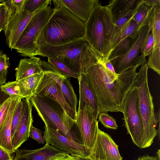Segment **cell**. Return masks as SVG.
Returning a JSON list of instances; mask_svg holds the SVG:
<instances>
[{
  "mask_svg": "<svg viewBox=\"0 0 160 160\" xmlns=\"http://www.w3.org/2000/svg\"><path fill=\"white\" fill-rule=\"evenodd\" d=\"M122 113L125 126L133 142L141 149L148 148L139 107L138 90L133 84L126 95Z\"/></svg>",
  "mask_w": 160,
  "mask_h": 160,
  "instance_id": "8",
  "label": "cell"
},
{
  "mask_svg": "<svg viewBox=\"0 0 160 160\" xmlns=\"http://www.w3.org/2000/svg\"><path fill=\"white\" fill-rule=\"evenodd\" d=\"M42 62L44 73L51 78L59 85L67 102L77 112L78 101L70 82V78L62 75L55 71L47 62L43 60Z\"/></svg>",
  "mask_w": 160,
  "mask_h": 160,
  "instance_id": "17",
  "label": "cell"
},
{
  "mask_svg": "<svg viewBox=\"0 0 160 160\" xmlns=\"http://www.w3.org/2000/svg\"><path fill=\"white\" fill-rule=\"evenodd\" d=\"M148 25L149 31L152 32L153 36V47L160 46V6L153 7L151 18Z\"/></svg>",
  "mask_w": 160,
  "mask_h": 160,
  "instance_id": "25",
  "label": "cell"
},
{
  "mask_svg": "<svg viewBox=\"0 0 160 160\" xmlns=\"http://www.w3.org/2000/svg\"><path fill=\"white\" fill-rule=\"evenodd\" d=\"M148 35L142 45L141 52L146 57L152 51L154 45L153 38L152 32Z\"/></svg>",
  "mask_w": 160,
  "mask_h": 160,
  "instance_id": "35",
  "label": "cell"
},
{
  "mask_svg": "<svg viewBox=\"0 0 160 160\" xmlns=\"http://www.w3.org/2000/svg\"><path fill=\"white\" fill-rule=\"evenodd\" d=\"M137 160H159L156 157L144 155L139 157Z\"/></svg>",
  "mask_w": 160,
  "mask_h": 160,
  "instance_id": "44",
  "label": "cell"
},
{
  "mask_svg": "<svg viewBox=\"0 0 160 160\" xmlns=\"http://www.w3.org/2000/svg\"><path fill=\"white\" fill-rule=\"evenodd\" d=\"M98 122L90 112L85 109L77 112L75 124L79 131L82 143L90 151L97 136Z\"/></svg>",
  "mask_w": 160,
  "mask_h": 160,
  "instance_id": "13",
  "label": "cell"
},
{
  "mask_svg": "<svg viewBox=\"0 0 160 160\" xmlns=\"http://www.w3.org/2000/svg\"><path fill=\"white\" fill-rule=\"evenodd\" d=\"M10 65L9 59L7 55L0 52V84L6 83L8 68Z\"/></svg>",
  "mask_w": 160,
  "mask_h": 160,
  "instance_id": "32",
  "label": "cell"
},
{
  "mask_svg": "<svg viewBox=\"0 0 160 160\" xmlns=\"http://www.w3.org/2000/svg\"><path fill=\"white\" fill-rule=\"evenodd\" d=\"M119 31L113 23L108 8L99 3L94 7L85 23L84 37L101 57H109Z\"/></svg>",
  "mask_w": 160,
  "mask_h": 160,
  "instance_id": "4",
  "label": "cell"
},
{
  "mask_svg": "<svg viewBox=\"0 0 160 160\" xmlns=\"http://www.w3.org/2000/svg\"><path fill=\"white\" fill-rule=\"evenodd\" d=\"M47 62L53 69L62 75L78 79L79 75L71 71L61 61L52 58H48Z\"/></svg>",
  "mask_w": 160,
  "mask_h": 160,
  "instance_id": "27",
  "label": "cell"
},
{
  "mask_svg": "<svg viewBox=\"0 0 160 160\" xmlns=\"http://www.w3.org/2000/svg\"><path fill=\"white\" fill-rule=\"evenodd\" d=\"M54 10L48 6L32 17L13 48L21 56L30 57L38 55L37 38Z\"/></svg>",
  "mask_w": 160,
  "mask_h": 160,
  "instance_id": "7",
  "label": "cell"
},
{
  "mask_svg": "<svg viewBox=\"0 0 160 160\" xmlns=\"http://www.w3.org/2000/svg\"><path fill=\"white\" fill-rule=\"evenodd\" d=\"M135 38L133 39L128 37L120 41L112 51L108 57V60L110 61L127 52L133 43Z\"/></svg>",
  "mask_w": 160,
  "mask_h": 160,
  "instance_id": "28",
  "label": "cell"
},
{
  "mask_svg": "<svg viewBox=\"0 0 160 160\" xmlns=\"http://www.w3.org/2000/svg\"><path fill=\"white\" fill-rule=\"evenodd\" d=\"M153 7H149L143 2L136 10L132 19L138 24L139 28L148 25L150 22Z\"/></svg>",
  "mask_w": 160,
  "mask_h": 160,
  "instance_id": "26",
  "label": "cell"
},
{
  "mask_svg": "<svg viewBox=\"0 0 160 160\" xmlns=\"http://www.w3.org/2000/svg\"><path fill=\"white\" fill-rule=\"evenodd\" d=\"M79 85V100L78 111L85 109L90 112L93 118L97 120L99 113L98 103L95 95L83 75L78 78Z\"/></svg>",
  "mask_w": 160,
  "mask_h": 160,
  "instance_id": "19",
  "label": "cell"
},
{
  "mask_svg": "<svg viewBox=\"0 0 160 160\" xmlns=\"http://www.w3.org/2000/svg\"><path fill=\"white\" fill-rule=\"evenodd\" d=\"M2 85L0 84V107L8 100L11 98L8 94L2 90L1 87Z\"/></svg>",
  "mask_w": 160,
  "mask_h": 160,
  "instance_id": "42",
  "label": "cell"
},
{
  "mask_svg": "<svg viewBox=\"0 0 160 160\" xmlns=\"http://www.w3.org/2000/svg\"><path fill=\"white\" fill-rule=\"evenodd\" d=\"M4 2L0 3V32L1 30H3L5 33L12 11L7 6Z\"/></svg>",
  "mask_w": 160,
  "mask_h": 160,
  "instance_id": "31",
  "label": "cell"
},
{
  "mask_svg": "<svg viewBox=\"0 0 160 160\" xmlns=\"http://www.w3.org/2000/svg\"><path fill=\"white\" fill-rule=\"evenodd\" d=\"M43 75V72L17 81L20 92L24 98L29 99L35 94Z\"/></svg>",
  "mask_w": 160,
  "mask_h": 160,
  "instance_id": "23",
  "label": "cell"
},
{
  "mask_svg": "<svg viewBox=\"0 0 160 160\" xmlns=\"http://www.w3.org/2000/svg\"><path fill=\"white\" fill-rule=\"evenodd\" d=\"M99 121L105 128L112 129H117L118 126L116 120L107 113H100L98 116Z\"/></svg>",
  "mask_w": 160,
  "mask_h": 160,
  "instance_id": "34",
  "label": "cell"
},
{
  "mask_svg": "<svg viewBox=\"0 0 160 160\" xmlns=\"http://www.w3.org/2000/svg\"><path fill=\"white\" fill-rule=\"evenodd\" d=\"M52 1L51 0H25L23 10L30 13H34L51 4Z\"/></svg>",
  "mask_w": 160,
  "mask_h": 160,
  "instance_id": "29",
  "label": "cell"
},
{
  "mask_svg": "<svg viewBox=\"0 0 160 160\" xmlns=\"http://www.w3.org/2000/svg\"><path fill=\"white\" fill-rule=\"evenodd\" d=\"M100 60L109 72L115 77L117 78L118 74L115 73L113 65L108 60V57H101Z\"/></svg>",
  "mask_w": 160,
  "mask_h": 160,
  "instance_id": "40",
  "label": "cell"
},
{
  "mask_svg": "<svg viewBox=\"0 0 160 160\" xmlns=\"http://www.w3.org/2000/svg\"><path fill=\"white\" fill-rule=\"evenodd\" d=\"M5 0H0V3H3L5 2Z\"/></svg>",
  "mask_w": 160,
  "mask_h": 160,
  "instance_id": "48",
  "label": "cell"
},
{
  "mask_svg": "<svg viewBox=\"0 0 160 160\" xmlns=\"http://www.w3.org/2000/svg\"><path fill=\"white\" fill-rule=\"evenodd\" d=\"M92 160H122L118 146L108 134L99 128L97 138L87 156Z\"/></svg>",
  "mask_w": 160,
  "mask_h": 160,
  "instance_id": "11",
  "label": "cell"
},
{
  "mask_svg": "<svg viewBox=\"0 0 160 160\" xmlns=\"http://www.w3.org/2000/svg\"><path fill=\"white\" fill-rule=\"evenodd\" d=\"M72 156L74 157L77 160H92L87 156L78 155H73Z\"/></svg>",
  "mask_w": 160,
  "mask_h": 160,
  "instance_id": "45",
  "label": "cell"
},
{
  "mask_svg": "<svg viewBox=\"0 0 160 160\" xmlns=\"http://www.w3.org/2000/svg\"><path fill=\"white\" fill-rule=\"evenodd\" d=\"M143 0H113L109 1L108 8L113 23L119 18L136 11Z\"/></svg>",
  "mask_w": 160,
  "mask_h": 160,
  "instance_id": "20",
  "label": "cell"
},
{
  "mask_svg": "<svg viewBox=\"0 0 160 160\" xmlns=\"http://www.w3.org/2000/svg\"><path fill=\"white\" fill-rule=\"evenodd\" d=\"M13 160H56L68 156L67 154L46 142L43 147L34 150L18 149Z\"/></svg>",
  "mask_w": 160,
  "mask_h": 160,
  "instance_id": "16",
  "label": "cell"
},
{
  "mask_svg": "<svg viewBox=\"0 0 160 160\" xmlns=\"http://www.w3.org/2000/svg\"><path fill=\"white\" fill-rule=\"evenodd\" d=\"M54 8L64 7L85 23L94 7L99 3L97 0H53Z\"/></svg>",
  "mask_w": 160,
  "mask_h": 160,
  "instance_id": "18",
  "label": "cell"
},
{
  "mask_svg": "<svg viewBox=\"0 0 160 160\" xmlns=\"http://www.w3.org/2000/svg\"><path fill=\"white\" fill-rule=\"evenodd\" d=\"M22 102L19 100L15 109L12 121L11 138L16 132L20 122L22 114Z\"/></svg>",
  "mask_w": 160,
  "mask_h": 160,
  "instance_id": "33",
  "label": "cell"
},
{
  "mask_svg": "<svg viewBox=\"0 0 160 160\" xmlns=\"http://www.w3.org/2000/svg\"><path fill=\"white\" fill-rule=\"evenodd\" d=\"M10 98L0 107V127L3 123L6 118L11 102Z\"/></svg>",
  "mask_w": 160,
  "mask_h": 160,
  "instance_id": "39",
  "label": "cell"
},
{
  "mask_svg": "<svg viewBox=\"0 0 160 160\" xmlns=\"http://www.w3.org/2000/svg\"><path fill=\"white\" fill-rule=\"evenodd\" d=\"M16 70V81L42 72V60L35 56L21 59Z\"/></svg>",
  "mask_w": 160,
  "mask_h": 160,
  "instance_id": "22",
  "label": "cell"
},
{
  "mask_svg": "<svg viewBox=\"0 0 160 160\" xmlns=\"http://www.w3.org/2000/svg\"><path fill=\"white\" fill-rule=\"evenodd\" d=\"M38 54L61 61L79 75L97 62L101 57L90 46L85 37L58 46L44 43L38 47Z\"/></svg>",
  "mask_w": 160,
  "mask_h": 160,
  "instance_id": "3",
  "label": "cell"
},
{
  "mask_svg": "<svg viewBox=\"0 0 160 160\" xmlns=\"http://www.w3.org/2000/svg\"><path fill=\"white\" fill-rule=\"evenodd\" d=\"M11 154L0 146V160H13Z\"/></svg>",
  "mask_w": 160,
  "mask_h": 160,
  "instance_id": "41",
  "label": "cell"
},
{
  "mask_svg": "<svg viewBox=\"0 0 160 160\" xmlns=\"http://www.w3.org/2000/svg\"><path fill=\"white\" fill-rule=\"evenodd\" d=\"M132 18L119 30L117 35L113 43L112 51L125 38L129 37L134 39L137 37L140 29Z\"/></svg>",
  "mask_w": 160,
  "mask_h": 160,
  "instance_id": "24",
  "label": "cell"
},
{
  "mask_svg": "<svg viewBox=\"0 0 160 160\" xmlns=\"http://www.w3.org/2000/svg\"><path fill=\"white\" fill-rule=\"evenodd\" d=\"M35 95L50 98L58 103L75 122L76 112L67 102L59 85L51 78L44 73Z\"/></svg>",
  "mask_w": 160,
  "mask_h": 160,
  "instance_id": "12",
  "label": "cell"
},
{
  "mask_svg": "<svg viewBox=\"0 0 160 160\" xmlns=\"http://www.w3.org/2000/svg\"><path fill=\"white\" fill-rule=\"evenodd\" d=\"M22 101V108L21 119L11 139L12 146L15 152L28 139L31 127L33 122L32 114V105L29 99L23 98Z\"/></svg>",
  "mask_w": 160,
  "mask_h": 160,
  "instance_id": "14",
  "label": "cell"
},
{
  "mask_svg": "<svg viewBox=\"0 0 160 160\" xmlns=\"http://www.w3.org/2000/svg\"><path fill=\"white\" fill-rule=\"evenodd\" d=\"M56 160H77L74 157L70 155L68 156Z\"/></svg>",
  "mask_w": 160,
  "mask_h": 160,
  "instance_id": "46",
  "label": "cell"
},
{
  "mask_svg": "<svg viewBox=\"0 0 160 160\" xmlns=\"http://www.w3.org/2000/svg\"><path fill=\"white\" fill-rule=\"evenodd\" d=\"M43 138L46 142L56 149L72 156H88L91 151L83 144L64 136L45 125Z\"/></svg>",
  "mask_w": 160,
  "mask_h": 160,
  "instance_id": "10",
  "label": "cell"
},
{
  "mask_svg": "<svg viewBox=\"0 0 160 160\" xmlns=\"http://www.w3.org/2000/svg\"><path fill=\"white\" fill-rule=\"evenodd\" d=\"M2 90L8 94L11 99L24 98L20 92L17 81L8 82L1 87Z\"/></svg>",
  "mask_w": 160,
  "mask_h": 160,
  "instance_id": "30",
  "label": "cell"
},
{
  "mask_svg": "<svg viewBox=\"0 0 160 160\" xmlns=\"http://www.w3.org/2000/svg\"></svg>",
  "mask_w": 160,
  "mask_h": 160,
  "instance_id": "49",
  "label": "cell"
},
{
  "mask_svg": "<svg viewBox=\"0 0 160 160\" xmlns=\"http://www.w3.org/2000/svg\"><path fill=\"white\" fill-rule=\"evenodd\" d=\"M135 11L126 14L115 22L114 24L119 30L132 18Z\"/></svg>",
  "mask_w": 160,
  "mask_h": 160,
  "instance_id": "38",
  "label": "cell"
},
{
  "mask_svg": "<svg viewBox=\"0 0 160 160\" xmlns=\"http://www.w3.org/2000/svg\"><path fill=\"white\" fill-rule=\"evenodd\" d=\"M143 2L150 7L160 6V0H143Z\"/></svg>",
  "mask_w": 160,
  "mask_h": 160,
  "instance_id": "43",
  "label": "cell"
},
{
  "mask_svg": "<svg viewBox=\"0 0 160 160\" xmlns=\"http://www.w3.org/2000/svg\"><path fill=\"white\" fill-rule=\"evenodd\" d=\"M86 68L82 74L97 99L99 113L108 112H123L125 97L137 74V65L118 74L113 80L100 60Z\"/></svg>",
  "mask_w": 160,
  "mask_h": 160,
  "instance_id": "1",
  "label": "cell"
},
{
  "mask_svg": "<svg viewBox=\"0 0 160 160\" xmlns=\"http://www.w3.org/2000/svg\"><path fill=\"white\" fill-rule=\"evenodd\" d=\"M10 106L4 122L0 127V146L10 154L15 152L12 142L11 125L13 115L19 99H11Z\"/></svg>",
  "mask_w": 160,
  "mask_h": 160,
  "instance_id": "21",
  "label": "cell"
},
{
  "mask_svg": "<svg viewBox=\"0 0 160 160\" xmlns=\"http://www.w3.org/2000/svg\"><path fill=\"white\" fill-rule=\"evenodd\" d=\"M35 13L31 14L24 10L18 13L12 12L5 33L6 43L11 50Z\"/></svg>",
  "mask_w": 160,
  "mask_h": 160,
  "instance_id": "15",
  "label": "cell"
},
{
  "mask_svg": "<svg viewBox=\"0 0 160 160\" xmlns=\"http://www.w3.org/2000/svg\"><path fill=\"white\" fill-rule=\"evenodd\" d=\"M135 79L133 85L138 90L139 107L143 123L145 137L148 147L158 134L154 111L153 97L148 87V71L145 63L141 65Z\"/></svg>",
  "mask_w": 160,
  "mask_h": 160,
  "instance_id": "6",
  "label": "cell"
},
{
  "mask_svg": "<svg viewBox=\"0 0 160 160\" xmlns=\"http://www.w3.org/2000/svg\"><path fill=\"white\" fill-rule=\"evenodd\" d=\"M25 0H5V3L7 6L11 10L12 12H21L23 8Z\"/></svg>",
  "mask_w": 160,
  "mask_h": 160,
  "instance_id": "36",
  "label": "cell"
},
{
  "mask_svg": "<svg viewBox=\"0 0 160 160\" xmlns=\"http://www.w3.org/2000/svg\"><path fill=\"white\" fill-rule=\"evenodd\" d=\"M42 135V130L34 127L32 125L31 126L30 130V137L35 140L39 143L43 144L45 143V140Z\"/></svg>",
  "mask_w": 160,
  "mask_h": 160,
  "instance_id": "37",
  "label": "cell"
},
{
  "mask_svg": "<svg viewBox=\"0 0 160 160\" xmlns=\"http://www.w3.org/2000/svg\"><path fill=\"white\" fill-rule=\"evenodd\" d=\"M54 9L37 38L38 49L44 43L58 46L85 37L84 22L64 7Z\"/></svg>",
  "mask_w": 160,
  "mask_h": 160,
  "instance_id": "2",
  "label": "cell"
},
{
  "mask_svg": "<svg viewBox=\"0 0 160 160\" xmlns=\"http://www.w3.org/2000/svg\"><path fill=\"white\" fill-rule=\"evenodd\" d=\"M157 155V158L158 159V160H160V150L159 149H158V151L156 152Z\"/></svg>",
  "mask_w": 160,
  "mask_h": 160,
  "instance_id": "47",
  "label": "cell"
},
{
  "mask_svg": "<svg viewBox=\"0 0 160 160\" xmlns=\"http://www.w3.org/2000/svg\"><path fill=\"white\" fill-rule=\"evenodd\" d=\"M29 99L45 125L77 142V137L72 130L75 122L58 103L50 98L37 95Z\"/></svg>",
  "mask_w": 160,
  "mask_h": 160,
  "instance_id": "5",
  "label": "cell"
},
{
  "mask_svg": "<svg viewBox=\"0 0 160 160\" xmlns=\"http://www.w3.org/2000/svg\"><path fill=\"white\" fill-rule=\"evenodd\" d=\"M150 32L148 25L142 27L129 49L126 52L110 60L117 74L137 65H142L147 60L141 51L145 39Z\"/></svg>",
  "mask_w": 160,
  "mask_h": 160,
  "instance_id": "9",
  "label": "cell"
}]
</instances>
